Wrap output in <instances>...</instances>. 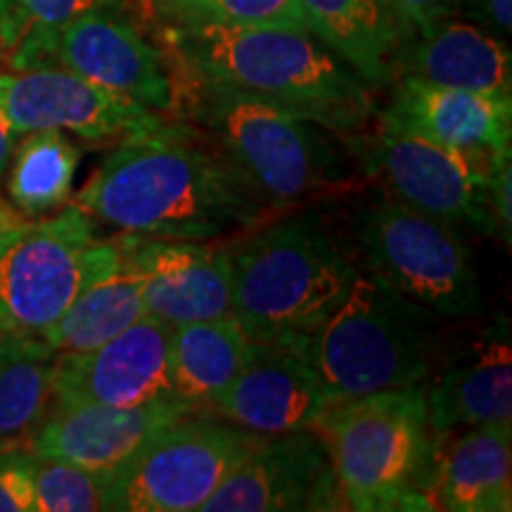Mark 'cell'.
Returning <instances> with one entry per match:
<instances>
[{
  "label": "cell",
  "mask_w": 512,
  "mask_h": 512,
  "mask_svg": "<svg viewBox=\"0 0 512 512\" xmlns=\"http://www.w3.org/2000/svg\"><path fill=\"white\" fill-rule=\"evenodd\" d=\"M81 150L60 128L24 133L10 159L8 195L24 216L48 214L72 195Z\"/></svg>",
  "instance_id": "d4e9b609"
},
{
  "label": "cell",
  "mask_w": 512,
  "mask_h": 512,
  "mask_svg": "<svg viewBox=\"0 0 512 512\" xmlns=\"http://www.w3.org/2000/svg\"><path fill=\"white\" fill-rule=\"evenodd\" d=\"M17 342H22V339H17V337H0V356H3L5 351H10L12 347H15Z\"/></svg>",
  "instance_id": "e575fe53"
},
{
  "label": "cell",
  "mask_w": 512,
  "mask_h": 512,
  "mask_svg": "<svg viewBox=\"0 0 512 512\" xmlns=\"http://www.w3.org/2000/svg\"><path fill=\"white\" fill-rule=\"evenodd\" d=\"M368 178L382 183L387 195L437 219L496 235L486 192V162L448 150L411 133L377 124L375 133L339 136Z\"/></svg>",
  "instance_id": "8fae6325"
},
{
  "label": "cell",
  "mask_w": 512,
  "mask_h": 512,
  "mask_svg": "<svg viewBox=\"0 0 512 512\" xmlns=\"http://www.w3.org/2000/svg\"><path fill=\"white\" fill-rule=\"evenodd\" d=\"M152 3L164 17L166 27L306 29L297 0H152Z\"/></svg>",
  "instance_id": "4316f807"
},
{
  "label": "cell",
  "mask_w": 512,
  "mask_h": 512,
  "mask_svg": "<svg viewBox=\"0 0 512 512\" xmlns=\"http://www.w3.org/2000/svg\"><path fill=\"white\" fill-rule=\"evenodd\" d=\"M8 444H19V441H0V448L8 446Z\"/></svg>",
  "instance_id": "d590c367"
},
{
  "label": "cell",
  "mask_w": 512,
  "mask_h": 512,
  "mask_svg": "<svg viewBox=\"0 0 512 512\" xmlns=\"http://www.w3.org/2000/svg\"><path fill=\"white\" fill-rule=\"evenodd\" d=\"M183 74L249 93L335 136L366 131L368 83L311 31L290 27H166Z\"/></svg>",
  "instance_id": "7a4b0ae2"
},
{
  "label": "cell",
  "mask_w": 512,
  "mask_h": 512,
  "mask_svg": "<svg viewBox=\"0 0 512 512\" xmlns=\"http://www.w3.org/2000/svg\"><path fill=\"white\" fill-rule=\"evenodd\" d=\"M451 10L498 38H508L512 31V0H451Z\"/></svg>",
  "instance_id": "d6a6232c"
},
{
  "label": "cell",
  "mask_w": 512,
  "mask_h": 512,
  "mask_svg": "<svg viewBox=\"0 0 512 512\" xmlns=\"http://www.w3.org/2000/svg\"><path fill=\"white\" fill-rule=\"evenodd\" d=\"M124 238L98 240L81 207L0 223V337L43 339L83 292L117 271Z\"/></svg>",
  "instance_id": "52a82bcc"
},
{
  "label": "cell",
  "mask_w": 512,
  "mask_h": 512,
  "mask_svg": "<svg viewBox=\"0 0 512 512\" xmlns=\"http://www.w3.org/2000/svg\"><path fill=\"white\" fill-rule=\"evenodd\" d=\"M254 339L233 316L171 328V392L192 406H209L245 366Z\"/></svg>",
  "instance_id": "603a6c76"
},
{
  "label": "cell",
  "mask_w": 512,
  "mask_h": 512,
  "mask_svg": "<svg viewBox=\"0 0 512 512\" xmlns=\"http://www.w3.org/2000/svg\"><path fill=\"white\" fill-rule=\"evenodd\" d=\"M233 318L254 342L294 347L337 309L356 266L313 211H287L228 240Z\"/></svg>",
  "instance_id": "277c9868"
},
{
  "label": "cell",
  "mask_w": 512,
  "mask_h": 512,
  "mask_svg": "<svg viewBox=\"0 0 512 512\" xmlns=\"http://www.w3.org/2000/svg\"><path fill=\"white\" fill-rule=\"evenodd\" d=\"M17 140L19 136L15 133V128L10 126V121L5 119L3 112H0V178H3L5 171H8Z\"/></svg>",
  "instance_id": "836d02e7"
},
{
  "label": "cell",
  "mask_w": 512,
  "mask_h": 512,
  "mask_svg": "<svg viewBox=\"0 0 512 512\" xmlns=\"http://www.w3.org/2000/svg\"><path fill=\"white\" fill-rule=\"evenodd\" d=\"M34 491L36 512L107 510V472L62 460L38 458Z\"/></svg>",
  "instance_id": "83f0119b"
},
{
  "label": "cell",
  "mask_w": 512,
  "mask_h": 512,
  "mask_svg": "<svg viewBox=\"0 0 512 512\" xmlns=\"http://www.w3.org/2000/svg\"><path fill=\"white\" fill-rule=\"evenodd\" d=\"M188 124L233 166L268 219L349 188L354 169L335 133L249 93L185 76Z\"/></svg>",
  "instance_id": "3957f363"
},
{
  "label": "cell",
  "mask_w": 512,
  "mask_h": 512,
  "mask_svg": "<svg viewBox=\"0 0 512 512\" xmlns=\"http://www.w3.org/2000/svg\"><path fill=\"white\" fill-rule=\"evenodd\" d=\"M313 430L328 448L344 510H430L434 432L422 384L332 403Z\"/></svg>",
  "instance_id": "5b68a950"
},
{
  "label": "cell",
  "mask_w": 512,
  "mask_h": 512,
  "mask_svg": "<svg viewBox=\"0 0 512 512\" xmlns=\"http://www.w3.org/2000/svg\"><path fill=\"white\" fill-rule=\"evenodd\" d=\"M0 112L19 138L41 128H60L86 140H121L164 119L62 67L0 74Z\"/></svg>",
  "instance_id": "7c38bea8"
},
{
  "label": "cell",
  "mask_w": 512,
  "mask_h": 512,
  "mask_svg": "<svg viewBox=\"0 0 512 512\" xmlns=\"http://www.w3.org/2000/svg\"><path fill=\"white\" fill-rule=\"evenodd\" d=\"M332 403L335 399L299 351L252 342L238 377L209 406L242 430L273 437L313 430Z\"/></svg>",
  "instance_id": "e0dca14e"
},
{
  "label": "cell",
  "mask_w": 512,
  "mask_h": 512,
  "mask_svg": "<svg viewBox=\"0 0 512 512\" xmlns=\"http://www.w3.org/2000/svg\"><path fill=\"white\" fill-rule=\"evenodd\" d=\"M292 510H344L328 448L311 430L261 439L200 512Z\"/></svg>",
  "instance_id": "4fadbf2b"
},
{
  "label": "cell",
  "mask_w": 512,
  "mask_h": 512,
  "mask_svg": "<svg viewBox=\"0 0 512 512\" xmlns=\"http://www.w3.org/2000/svg\"><path fill=\"white\" fill-rule=\"evenodd\" d=\"M486 192L489 209L496 223V235L512 245V145L496 150L486 162Z\"/></svg>",
  "instance_id": "4dcf8cb0"
},
{
  "label": "cell",
  "mask_w": 512,
  "mask_h": 512,
  "mask_svg": "<svg viewBox=\"0 0 512 512\" xmlns=\"http://www.w3.org/2000/svg\"><path fill=\"white\" fill-rule=\"evenodd\" d=\"M306 29L342 57L368 88L392 81L399 36L382 0H297Z\"/></svg>",
  "instance_id": "7402d4cb"
},
{
  "label": "cell",
  "mask_w": 512,
  "mask_h": 512,
  "mask_svg": "<svg viewBox=\"0 0 512 512\" xmlns=\"http://www.w3.org/2000/svg\"><path fill=\"white\" fill-rule=\"evenodd\" d=\"M126 235V233H124ZM126 249L143 273L145 316L166 325L233 316L228 242L157 240L126 235Z\"/></svg>",
  "instance_id": "9a60e30c"
},
{
  "label": "cell",
  "mask_w": 512,
  "mask_h": 512,
  "mask_svg": "<svg viewBox=\"0 0 512 512\" xmlns=\"http://www.w3.org/2000/svg\"><path fill=\"white\" fill-rule=\"evenodd\" d=\"M384 10L392 17L396 36L406 38L415 31L430 27L437 19L453 15L451 0H382Z\"/></svg>",
  "instance_id": "1f68e13d"
},
{
  "label": "cell",
  "mask_w": 512,
  "mask_h": 512,
  "mask_svg": "<svg viewBox=\"0 0 512 512\" xmlns=\"http://www.w3.org/2000/svg\"><path fill=\"white\" fill-rule=\"evenodd\" d=\"M55 356L43 339H22L0 356V441H19L48 413Z\"/></svg>",
  "instance_id": "484cf974"
},
{
  "label": "cell",
  "mask_w": 512,
  "mask_h": 512,
  "mask_svg": "<svg viewBox=\"0 0 512 512\" xmlns=\"http://www.w3.org/2000/svg\"><path fill=\"white\" fill-rule=\"evenodd\" d=\"M261 434L190 413L155 434L107 472V510L197 512L230 472L261 444Z\"/></svg>",
  "instance_id": "9c48e42d"
},
{
  "label": "cell",
  "mask_w": 512,
  "mask_h": 512,
  "mask_svg": "<svg viewBox=\"0 0 512 512\" xmlns=\"http://www.w3.org/2000/svg\"><path fill=\"white\" fill-rule=\"evenodd\" d=\"M396 76L512 98L508 43L458 15L441 17L401 38L392 62V81Z\"/></svg>",
  "instance_id": "d6986e66"
},
{
  "label": "cell",
  "mask_w": 512,
  "mask_h": 512,
  "mask_svg": "<svg viewBox=\"0 0 512 512\" xmlns=\"http://www.w3.org/2000/svg\"><path fill=\"white\" fill-rule=\"evenodd\" d=\"M36 465L34 453L17 444L0 448V512H36Z\"/></svg>",
  "instance_id": "f546056e"
},
{
  "label": "cell",
  "mask_w": 512,
  "mask_h": 512,
  "mask_svg": "<svg viewBox=\"0 0 512 512\" xmlns=\"http://www.w3.org/2000/svg\"><path fill=\"white\" fill-rule=\"evenodd\" d=\"M456 432L448 441L444 432H434L425 486L430 510L510 512L512 425H479Z\"/></svg>",
  "instance_id": "44dd1931"
},
{
  "label": "cell",
  "mask_w": 512,
  "mask_h": 512,
  "mask_svg": "<svg viewBox=\"0 0 512 512\" xmlns=\"http://www.w3.org/2000/svg\"><path fill=\"white\" fill-rule=\"evenodd\" d=\"M143 273L133 264L126 249L124 261L110 278L93 285L69 306L67 313L46 332L43 342L55 354H83L110 342L121 332L145 318Z\"/></svg>",
  "instance_id": "cb8c5ba5"
},
{
  "label": "cell",
  "mask_w": 512,
  "mask_h": 512,
  "mask_svg": "<svg viewBox=\"0 0 512 512\" xmlns=\"http://www.w3.org/2000/svg\"><path fill=\"white\" fill-rule=\"evenodd\" d=\"M76 207L126 235L211 242L268 221L233 166L181 121L121 138L76 192Z\"/></svg>",
  "instance_id": "6da1fadb"
},
{
  "label": "cell",
  "mask_w": 512,
  "mask_h": 512,
  "mask_svg": "<svg viewBox=\"0 0 512 512\" xmlns=\"http://www.w3.org/2000/svg\"><path fill=\"white\" fill-rule=\"evenodd\" d=\"M5 62L12 72L62 67L152 112L176 110L178 88L164 53L140 36L124 10H93L24 38Z\"/></svg>",
  "instance_id": "30bf717a"
},
{
  "label": "cell",
  "mask_w": 512,
  "mask_h": 512,
  "mask_svg": "<svg viewBox=\"0 0 512 512\" xmlns=\"http://www.w3.org/2000/svg\"><path fill=\"white\" fill-rule=\"evenodd\" d=\"M377 124L489 159L512 145V98L396 76L392 100Z\"/></svg>",
  "instance_id": "ac0fdd59"
},
{
  "label": "cell",
  "mask_w": 512,
  "mask_h": 512,
  "mask_svg": "<svg viewBox=\"0 0 512 512\" xmlns=\"http://www.w3.org/2000/svg\"><path fill=\"white\" fill-rule=\"evenodd\" d=\"M432 344V311L358 273L337 309L292 349L339 403L422 384Z\"/></svg>",
  "instance_id": "8992f818"
},
{
  "label": "cell",
  "mask_w": 512,
  "mask_h": 512,
  "mask_svg": "<svg viewBox=\"0 0 512 512\" xmlns=\"http://www.w3.org/2000/svg\"><path fill=\"white\" fill-rule=\"evenodd\" d=\"M195 411L197 406L176 394L128 408L98 403L48 408L34 427L29 451L43 460L112 472L155 434Z\"/></svg>",
  "instance_id": "2e32d148"
},
{
  "label": "cell",
  "mask_w": 512,
  "mask_h": 512,
  "mask_svg": "<svg viewBox=\"0 0 512 512\" xmlns=\"http://www.w3.org/2000/svg\"><path fill=\"white\" fill-rule=\"evenodd\" d=\"M0 216H3V214H0ZM0 223H5V221H3V219H0Z\"/></svg>",
  "instance_id": "8d00e7d4"
},
{
  "label": "cell",
  "mask_w": 512,
  "mask_h": 512,
  "mask_svg": "<svg viewBox=\"0 0 512 512\" xmlns=\"http://www.w3.org/2000/svg\"><path fill=\"white\" fill-rule=\"evenodd\" d=\"M356 240L375 278L439 316L482 311L477 271L458 226L384 195L356 214Z\"/></svg>",
  "instance_id": "ba28073f"
},
{
  "label": "cell",
  "mask_w": 512,
  "mask_h": 512,
  "mask_svg": "<svg viewBox=\"0 0 512 512\" xmlns=\"http://www.w3.org/2000/svg\"><path fill=\"white\" fill-rule=\"evenodd\" d=\"M425 389V387H422ZM432 432L479 425H512V344L508 320L463 349L425 389Z\"/></svg>",
  "instance_id": "ffe728a7"
},
{
  "label": "cell",
  "mask_w": 512,
  "mask_h": 512,
  "mask_svg": "<svg viewBox=\"0 0 512 512\" xmlns=\"http://www.w3.org/2000/svg\"><path fill=\"white\" fill-rule=\"evenodd\" d=\"M93 10H124V0H0V60L24 38L53 31Z\"/></svg>",
  "instance_id": "f1b7e54d"
},
{
  "label": "cell",
  "mask_w": 512,
  "mask_h": 512,
  "mask_svg": "<svg viewBox=\"0 0 512 512\" xmlns=\"http://www.w3.org/2000/svg\"><path fill=\"white\" fill-rule=\"evenodd\" d=\"M169 332L145 316L98 349L57 354L50 408H128L171 396Z\"/></svg>",
  "instance_id": "5bb4252c"
}]
</instances>
